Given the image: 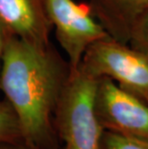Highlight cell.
I'll return each instance as SVG.
<instances>
[{"mask_svg":"<svg viewBox=\"0 0 148 149\" xmlns=\"http://www.w3.org/2000/svg\"><path fill=\"white\" fill-rule=\"evenodd\" d=\"M69 65L51 46L9 34L3 53L0 88L15 111L23 143L34 149L52 142V116L69 74Z\"/></svg>","mask_w":148,"mask_h":149,"instance_id":"6da1fadb","label":"cell"},{"mask_svg":"<svg viewBox=\"0 0 148 149\" xmlns=\"http://www.w3.org/2000/svg\"><path fill=\"white\" fill-rule=\"evenodd\" d=\"M97 84L98 79L80 66L69 70L54 113L65 149H103L105 129L95 112Z\"/></svg>","mask_w":148,"mask_h":149,"instance_id":"7a4b0ae2","label":"cell"},{"mask_svg":"<svg viewBox=\"0 0 148 149\" xmlns=\"http://www.w3.org/2000/svg\"><path fill=\"white\" fill-rule=\"evenodd\" d=\"M80 68L97 79L107 77L148 103V55L129 43L107 37L85 52Z\"/></svg>","mask_w":148,"mask_h":149,"instance_id":"3957f363","label":"cell"},{"mask_svg":"<svg viewBox=\"0 0 148 149\" xmlns=\"http://www.w3.org/2000/svg\"><path fill=\"white\" fill-rule=\"evenodd\" d=\"M56 40L67 56L70 69L79 66L87 49L110 37L92 15L88 3L74 0H43Z\"/></svg>","mask_w":148,"mask_h":149,"instance_id":"277c9868","label":"cell"},{"mask_svg":"<svg viewBox=\"0 0 148 149\" xmlns=\"http://www.w3.org/2000/svg\"><path fill=\"white\" fill-rule=\"evenodd\" d=\"M95 112L105 130L148 141V103L110 78L98 79Z\"/></svg>","mask_w":148,"mask_h":149,"instance_id":"5b68a950","label":"cell"},{"mask_svg":"<svg viewBox=\"0 0 148 149\" xmlns=\"http://www.w3.org/2000/svg\"><path fill=\"white\" fill-rule=\"evenodd\" d=\"M0 22L9 33L25 42L50 44L52 26L43 0H0Z\"/></svg>","mask_w":148,"mask_h":149,"instance_id":"8992f818","label":"cell"},{"mask_svg":"<svg viewBox=\"0 0 148 149\" xmlns=\"http://www.w3.org/2000/svg\"><path fill=\"white\" fill-rule=\"evenodd\" d=\"M92 15L108 35L129 43L137 22L148 9V0H89Z\"/></svg>","mask_w":148,"mask_h":149,"instance_id":"52a82bcc","label":"cell"},{"mask_svg":"<svg viewBox=\"0 0 148 149\" xmlns=\"http://www.w3.org/2000/svg\"><path fill=\"white\" fill-rule=\"evenodd\" d=\"M0 142L23 143L17 116L7 100L0 102Z\"/></svg>","mask_w":148,"mask_h":149,"instance_id":"ba28073f","label":"cell"},{"mask_svg":"<svg viewBox=\"0 0 148 149\" xmlns=\"http://www.w3.org/2000/svg\"><path fill=\"white\" fill-rule=\"evenodd\" d=\"M103 149H148V141L105 130L102 137Z\"/></svg>","mask_w":148,"mask_h":149,"instance_id":"9c48e42d","label":"cell"},{"mask_svg":"<svg viewBox=\"0 0 148 149\" xmlns=\"http://www.w3.org/2000/svg\"><path fill=\"white\" fill-rule=\"evenodd\" d=\"M129 44L148 55V9L134 27Z\"/></svg>","mask_w":148,"mask_h":149,"instance_id":"30bf717a","label":"cell"},{"mask_svg":"<svg viewBox=\"0 0 148 149\" xmlns=\"http://www.w3.org/2000/svg\"><path fill=\"white\" fill-rule=\"evenodd\" d=\"M8 30L3 26V24L0 22V73H1V68H2V60H3V53H4V48L6 40L9 36Z\"/></svg>","mask_w":148,"mask_h":149,"instance_id":"8fae6325","label":"cell"},{"mask_svg":"<svg viewBox=\"0 0 148 149\" xmlns=\"http://www.w3.org/2000/svg\"><path fill=\"white\" fill-rule=\"evenodd\" d=\"M0 149H34L24 143H7L0 142Z\"/></svg>","mask_w":148,"mask_h":149,"instance_id":"7c38bea8","label":"cell"}]
</instances>
